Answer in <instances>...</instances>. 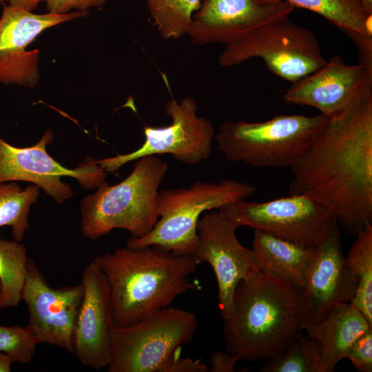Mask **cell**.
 Instances as JSON below:
<instances>
[{
  "label": "cell",
  "mask_w": 372,
  "mask_h": 372,
  "mask_svg": "<svg viewBox=\"0 0 372 372\" xmlns=\"http://www.w3.org/2000/svg\"><path fill=\"white\" fill-rule=\"evenodd\" d=\"M83 296L76 318L74 355L85 366L101 370L110 360L115 325L110 288L105 273L92 260L83 269Z\"/></svg>",
  "instance_id": "cell-17"
},
{
  "label": "cell",
  "mask_w": 372,
  "mask_h": 372,
  "mask_svg": "<svg viewBox=\"0 0 372 372\" xmlns=\"http://www.w3.org/2000/svg\"><path fill=\"white\" fill-rule=\"evenodd\" d=\"M198 106L191 97L180 101L171 99L165 105V112L171 117L167 126L144 127L145 141L137 149L125 154L97 160L107 172H114L129 162L141 157L171 154L187 165H196L207 159L212 152L215 138L213 124L197 114Z\"/></svg>",
  "instance_id": "cell-10"
},
{
  "label": "cell",
  "mask_w": 372,
  "mask_h": 372,
  "mask_svg": "<svg viewBox=\"0 0 372 372\" xmlns=\"http://www.w3.org/2000/svg\"><path fill=\"white\" fill-rule=\"evenodd\" d=\"M9 5L23 8L28 11H33L35 10L40 2L45 1L46 0H8Z\"/></svg>",
  "instance_id": "cell-33"
},
{
  "label": "cell",
  "mask_w": 372,
  "mask_h": 372,
  "mask_svg": "<svg viewBox=\"0 0 372 372\" xmlns=\"http://www.w3.org/2000/svg\"><path fill=\"white\" fill-rule=\"evenodd\" d=\"M92 260L107 279L116 327L142 320L196 288L188 278L198 265L193 255L156 246L125 247Z\"/></svg>",
  "instance_id": "cell-2"
},
{
  "label": "cell",
  "mask_w": 372,
  "mask_h": 372,
  "mask_svg": "<svg viewBox=\"0 0 372 372\" xmlns=\"http://www.w3.org/2000/svg\"><path fill=\"white\" fill-rule=\"evenodd\" d=\"M372 80L360 64L347 65L334 55L316 71L297 80L285 92L287 103L312 107L325 117L341 110L364 82Z\"/></svg>",
  "instance_id": "cell-18"
},
{
  "label": "cell",
  "mask_w": 372,
  "mask_h": 372,
  "mask_svg": "<svg viewBox=\"0 0 372 372\" xmlns=\"http://www.w3.org/2000/svg\"><path fill=\"white\" fill-rule=\"evenodd\" d=\"M360 3L362 5L365 10L369 13L372 14V0H358Z\"/></svg>",
  "instance_id": "cell-35"
},
{
  "label": "cell",
  "mask_w": 372,
  "mask_h": 372,
  "mask_svg": "<svg viewBox=\"0 0 372 372\" xmlns=\"http://www.w3.org/2000/svg\"><path fill=\"white\" fill-rule=\"evenodd\" d=\"M347 358L358 371H372V329L366 331L353 342Z\"/></svg>",
  "instance_id": "cell-28"
},
{
  "label": "cell",
  "mask_w": 372,
  "mask_h": 372,
  "mask_svg": "<svg viewBox=\"0 0 372 372\" xmlns=\"http://www.w3.org/2000/svg\"><path fill=\"white\" fill-rule=\"evenodd\" d=\"M87 13L34 14L3 3L0 17V83L37 86L40 79L39 50H27L28 46L44 30Z\"/></svg>",
  "instance_id": "cell-15"
},
{
  "label": "cell",
  "mask_w": 372,
  "mask_h": 372,
  "mask_svg": "<svg viewBox=\"0 0 372 372\" xmlns=\"http://www.w3.org/2000/svg\"><path fill=\"white\" fill-rule=\"evenodd\" d=\"M256 191L254 185L234 179L218 183L197 181L189 188L159 191L157 223L146 235L130 237L126 247L156 246L176 254L193 255L198 241L197 225L203 214L247 199Z\"/></svg>",
  "instance_id": "cell-6"
},
{
  "label": "cell",
  "mask_w": 372,
  "mask_h": 372,
  "mask_svg": "<svg viewBox=\"0 0 372 372\" xmlns=\"http://www.w3.org/2000/svg\"><path fill=\"white\" fill-rule=\"evenodd\" d=\"M254 231L251 250L260 271L302 290L315 247H304L258 230Z\"/></svg>",
  "instance_id": "cell-20"
},
{
  "label": "cell",
  "mask_w": 372,
  "mask_h": 372,
  "mask_svg": "<svg viewBox=\"0 0 372 372\" xmlns=\"http://www.w3.org/2000/svg\"><path fill=\"white\" fill-rule=\"evenodd\" d=\"M1 283H0V298H1Z\"/></svg>",
  "instance_id": "cell-37"
},
{
  "label": "cell",
  "mask_w": 372,
  "mask_h": 372,
  "mask_svg": "<svg viewBox=\"0 0 372 372\" xmlns=\"http://www.w3.org/2000/svg\"><path fill=\"white\" fill-rule=\"evenodd\" d=\"M327 121L322 114H282L260 122L229 121L215 135L227 160L255 167H291L307 151Z\"/></svg>",
  "instance_id": "cell-5"
},
{
  "label": "cell",
  "mask_w": 372,
  "mask_h": 372,
  "mask_svg": "<svg viewBox=\"0 0 372 372\" xmlns=\"http://www.w3.org/2000/svg\"><path fill=\"white\" fill-rule=\"evenodd\" d=\"M14 362L13 358L9 354L0 351V372H10Z\"/></svg>",
  "instance_id": "cell-34"
},
{
  "label": "cell",
  "mask_w": 372,
  "mask_h": 372,
  "mask_svg": "<svg viewBox=\"0 0 372 372\" xmlns=\"http://www.w3.org/2000/svg\"><path fill=\"white\" fill-rule=\"evenodd\" d=\"M238 359L229 353L222 351H214L209 358V372H233Z\"/></svg>",
  "instance_id": "cell-32"
},
{
  "label": "cell",
  "mask_w": 372,
  "mask_h": 372,
  "mask_svg": "<svg viewBox=\"0 0 372 372\" xmlns=\"http://www.w3.org/2000/svg\"><path fill=\"white\" fill-rule=\"evenodd\" d=\"M369 329L372 326L347 302L335 305L321 320L304 326L302 331L318 347L321 372H332L347 358L353 342Z\"/></svg>",
  "instance_id": "cell-19"
},
{
  "label": "cell",
  "mask_w": 372,
  "mask_h": 372,
  "mask_svg": "<svg viewBox=\"0 0 372 372\" xmlns=\"http://www.w3.org/2000/svg\"><path fill=\"white\" fill-rule=\"evenodd\" d=\"M358 278L348 265L335 219L315 247L300 291V328L321 320L335 305L351 302Z\"/></svg>",
  "instance_id": "cell-13"
},
{
  "label": "cell",
  "mask_w": 372,
  "mask_h": 372,
  "mask_svg": "<svg viewBox=\"0 0 372 372\" xmlns=\"http://www.w3.org/2000/svg\"><path fill=\"white\" fill-rule=\"evenodd\" d=\"M28 259L21 241L0 238V309L15 307L21 300Z\"/></svg>",
  "instance_id": "cell-23"
},
{
  "label": "cell",
  "mask_w": 372,
  "mask_h": 372,
  "mask_svg": "<svg viewBox=\"0 0 372 372\" xmlns=\"http://www.w3.org/2000/svg\"><path fill=\"white\" fill-rule=\"evenodd\" d=\"M53 138V132L48 130L35 145L19 147L0 137V183H31L56 203L62 204L74 194L70 186L62 181V177L75 178L85 189L96 188L105 181L107 173L95 158H87L74 169L67 168L57 162L46 150Z\"/></svg>",
  "instance_id": "cell-11"
},
{
  "label": "cell",
  "mask_w": 372,
  "mask_h": 372,
  "mask_svg": "<svg viewBox=\"0 0 372 372\" xmlns=\"http://www.w3.org/2000/svg\"><path fill=\"white\" fill-rule=\"evenodd\" d=\"M261 372H321L317 345L301 331L282 353L267 360Z\"/></svg>",
  "instance_id": "cell-26"
},
{
  "label": "cell",
  "mask_w": 372,
  "mask_h": 372,
  "mask_svg": "<svg viewBox=\"0 0 372 372\" xmlns=\"http://www.w3.org/2000/svg\"><path fill=\"white\" fill-rule=\"evenodd\" d=\"M218 210L237 228L249 227L309 248L322 240L335 219L328 203L312 193L265 202L242 199Z\"/></svg>",
  "instance_id": "cell-9"
},
{
  "label": "cell",
  "mask_w": 372,
  "mask_h": 372,
  "mask_svg": "<svg viewBox=\"0 0 372 372\" xmlns=\"http://www.w3.org/2000/svg\"><path fill=\"white\" fill-rule=\"evenodd\" d=\"M353 42L358 52L360 63L372 76V37L351 30L343 31Z\"/></svg>",
  "instance_id": "cell-30"
},
{
  "label": "cell",
  "mask_w": 372,
  "mask_h": 372,
  "mask_svg": "<svg viewBox=\"0 0 372 372\" xmlns=\"http://www.w3.org/2000/svg\"><path fill=\"white\" fill-rule=\"evenodd\" d=\"M294 8L285 1L201 0L187 35L196 45H227L258 28L288 19Z\"/></svg>",
  "instance_id": "cell-16"
},
{
  "label": "cell",
  "mask_w": 372,
  "mask_h": 372,
  "mask_svg": "<svg viewBox=\"0 0 372 372\" xmlns=\"http://www.w3.org/2000/svg\"><path fill=\"white\" fill-rule=\"evenodd\" d=\"M39 190L33 184L23 189L16 182L0 183V227H10L14 240L21 241L30 227L29 213Z\"/></svg>",
  "instance_id": "cell-24"
},
{
  "label": "cell",
  "mask_w": 372,
  "mask_h": 372,
  "mask_svg": "<svg viewBox=\"0 0 372 372\" xmlns=\"http://www.w3.org/2000/svg\"><path fill=\"white\" fill-rule=\"evenodd\" d=\"M254 58L261 59L272 73L292 83L327 61L314 32L288 19L262 25L226 45L218 61L227 68Z\"/></svg>",
  "instance_id": "cell-8"
},
{
  "label": "cell",
  "mask_w": 372,
  "mask_h": 372,
  "mask_svg": "<svg viewBox=\"0 0 372 372\" xmlns=\"http://www.w3.org/2000/svg\"><path fill=\"white\" fill-rule=\"evenodd\" d=\"M201 0H147L153 24L165 40L187 34L192 17Z\"/></svg>",
  "instance_id": "cell-25"
},
{
  "label": "cell",
  "mask_w": 372,
  "mask_h": 372,
  "mask_svg": "<svg viewBox=\"0 0 372 372\" xmlns=\"http://www.w3.org/2000/svg\"><path fill=\"white\" fill-rule=\"evenodd\" d=\"M347 262L358 278V286L351 303L372 326V224L355 236Z\"/></svg>",
  "instance_id": "cell-22"
},
{
  "label": "cell",
  "mask_w": 372,
  "mask_h": 372,
  "mask_svg": "<svg viewBox=\"0 0 372 372\" xmlns=\"http://www.w3.org/2000/svg\"><path fill=\"white\" fill-rule=\"evenodd\" d=\"M290 168L289 195L312 193L325 200L345 234L355 236L372 224V80L327 118Z\"/></svg>",
  "instance_id": "cell-1"
},
{
  "label": "cell",
  "mask_w": 372,
  "mask_h": 372,
  "mask_svg": "<svg viewBox=\"0 0 372 372\" xmlns=\"http://www.w3.org/2000/svg\"><path fill=\"white\" fill-rule=\"evenodd\" d=\"M236 229L218 209L204 212L197 225L198 241L193 256L198 265L206 262L212 267L223 320L232 311L234 296L239 282L260 271L251 249L242 245L238 240Z\"/></svg>",
  "instance_id": "cell-12"
},
{
  "label": "cell",
  "mask_w": 372,
  "mask_h": 372,
  "mask_svg": "<svg viewBox=\"0 0 372 372\" xmlns=\"http://www.w3.org/2000/svg\"><path fill=\"white\" fill-rule=\"evenodd\" d=\"M6 1H8V0H0V2L3 3Z\"/></svg>",
  "instance_id": "cell-36"
},
{
  "label": "cell",
  "mask_w": 372,
  "mask_h": 372,
  "mask_svg": "<svg viewBox=\"0 0 372 372\" xmlns=\"http://www.w3.org/2000/svg\"><path fill=\"white\" fill-rule=\"evenodd\" d=\"M265 3L285 1L295 8L312 11L323 17L341 31L351 30L372 37V14L358 0H260Z\"/></svg>",
  "instance_id": "cell-21"
},
{
  "label": "cell",
  "mask_w": 372,
  "mask_h": 372,
  "mask_svg": "<svg viewBox=\"0 0 372 372\" xmlns=\"http://www.w3.org/2000/svg\"><path fill=\"white\" fill-rule=\"evenodd\" d=\"M169 169L156 155L136 160L132 172L110 185L106 181L80 203L83 235L96 240L116 229L127 230L131 237L148 234L157 223L158 188Z\"/></svg>",
  "instance_id": "cell-4"
},
{
  "label": "cell",
  "mask_w": 372,
  "mask_h": 372,
  "mask_svg": "<svg viewBox=\"0 0 372 372\" xmlns=\"http://www.w3.org/2000/svg\"><path fill=\"white\" fill-rule=\"evenodd\" d=\"M198 327L194 313L166 307L128 325L116 327L108 372H162Z\"/></svg>",
  "instance_id": "cell-7"
},
{
  "label": "cell",
  "mask_w": 372,
  "mask_h": 372,
  "mask_svg": "<svg viewBox=\"0 0 372 372\" xmlns=\"http://www.w3.org/2000/svg\"><path fill=\"white\" fill-rule=\"evenodd\" d=\"M300 291L260 271L240 281L224 320L227 351L245 361L269 360L285 351L302 331Z\"/></svg>",
  "instance_id": "cell-3"
},
{
  "label": "cell",
  "mask_w": 372,
  "mask_h": 372,
  "mask_svg": "<svg viewBox=\"0 0 372 372\" xmlns=\"http://www.w3.org/2000/svg\"><path fill=\"white\" fill-rule=\"evenodd\" d=\"M37 344L25 327L0 325V351L9 354L14 362H30Z\"/></svg>",
  "instance_id": "cell-27"
},
{
  "label": "cell",
  "mask_w": 372,
  "mask_h": 372,
  "mask_svg": "<svg viewBox=\"0 0 372 372\" xmlns=\"http://www.w3.org/2000/svg\"><path fill=\"white\" fill-rule=\"evenodd\" d=\"M106 0H46V10L52 14H66L72 10L88 12L91 8L102 6Z\"/></svg>",
  "instance_id": "cell-29"
},
{
  "label": "cell",
  "mask_w": 372,
  "mask_h": 372,
  "mask_svg": "<svg viewBox=\"0 0 372 372\" xmlns=\"http://www.w3.org/2000/svg\"><path fill=\"white\" fill-rule=\"evenodd\" d=\"M208 367L200 360L183 358L178 351L168 360L162 372H207Z\"/></svg>",
  "instance_id": "cell-31"
},
{
  "label": "cell",
  "mask_w": 372,
  "mask_h": 372,
  "mask_svg": "<svg viewBox=\"0 0 372 372\" xmlns=\"http://www.w3.org/2000/svg\"><path fill=\"white\" fill-rule=\"evenodd\" d=\"M83 296L82 283L51 287L32 258L28 259L21 300L28 307L25 327L35 342L74 353L73 335Z\"/></svg>",
  "instance_id": "cell-14"
}]
</instances>
